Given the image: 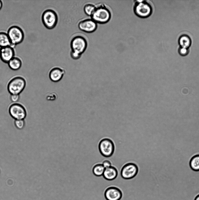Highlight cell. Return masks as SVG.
I'll use <instances>...</instances> for the list:
<instances>
[{"label": "cell", "mask_w": 199, "mask_h": 200, "mask_svg": "<svg viewBox=\"0 0 199 200\" xmlns=\"http://www.w3.org/2000/svg\"><path fill=\"white\" fill-rule=\"evenodd\" d=\"M90 17L97 23H104L109 20L111 13L104 5L100 4L96 6L95 10Z\"/></svg>", "instance_id": "cell-1"}, {"label": "cell", "mask_w": 199, "mask_h": 200, "mask_svg": "<svg viewBox=\"0 0 199 200\" xmlns=\"http://www.w3.org/2000/svg\"><path fill=\"white\" fill-rule=\"evenodd\" d=\"M41 20L46 28L51 30L56 26L58 21V17L57 13L54 10L48 9L43 13Z\"/></svg>", "instance_id": "cell-2"}, {"label": "cell", "mask_w": 199, "mask_h": 200, "mask_svg": "<svg viewBox=\"0 0 199 200\" xmlns=\"http://www.w3.org/2000/svg\"><path fill=\"white\" fill-rule=\"evenodd\" d=\"M87 45L86 39L81 35L74 36L72 38L70 43L71 51L81 55L85 51Z\"/></svg>", "instance_id": "cell-3"}, {"label": "cell", "mask_w": 199, "mask_h": 200, "mask_svg": "<svg viewBox=\"0 0 199 200\" xmlns=\"http://www.w3.org/2000/svg\"><path fill=\"white\" fill-rule=\"evenodd\" d=\"M26 85V81L23 78L16 77L12 79L8 83V90L11 95H19L25 88Z\"/></svg>", "instance_id": "cell-4"}, {"label": "cell", "mask_w": 199, "mask_h": 200, "mask_svg": "<svg viewBox=\"0 0 199 200\" xmlns=\"http://www.w3.org/2000/svg\"><path fill=\"white\" fill-rule=\"evenodd\" d=\"M134 11L138 16L146 18L151 14L152 9L150 4L144 0L137 1L134 6Z\"/></svg>", "instance_id": "cell-5"}, {"label": "cell", "mask_w": 199, "mask_h": 200, "mask_svg": "<svg viewBox=\"0 0 199 200\" xmlns=\"http://www.w3.org/2000/svg\"><path fill=\"white\" fill-rule=\"evenodd\" d=\"M11 43V46L13 47L14 45L21 43L24 38V33L20 27L14 25L8 29L7 33Z\"/></svg>", "instance_id": "cell-6"}, {"label": "cell", "mask_w": 199, "mask_h": 200, "mask_svg": "<svg viewBox=\"0 0 199 200\" xmlns=\"http://www.w3.org/2000/svg\"><path fill=\"white\" fill-rule=\"evenodd\" d=\"M98 148L100 154L103 156L107 158L113 154L114 150V143L110 139L104 138L99 141Z\"/></svg>", "instance_id": "cell-7"}, {"label": "cell", "mask_w": 199, "mask_h": 200, "mask_svg": "<svg viewBox=\"0 0 199 200\" xmlns=\"http://www.w3.org/2000/svg\"><path fill=\"white\" fill-rule=\"evenodd\" d=\"M11 116L15 120L24 119L27 115V112L25 107L18 103L11 105L8 110Z\"/></svg>", "instance_id": "cell-8"}, {"label": "cell", "mask_w": 199, "mask_h": 200, "mask_svg": "<svg viewBox=\"0 0 199 200\" xmlns=\"http://www.w3.org/2000/svg\"><path fill=\"white\" fill-rule=\"evenodd\" d=\"M138 168L132 163H128L125 165L121 170V175L124 179H129L134 177L137 174Z\"/></svg>", "instance_id": "cell-9"}, {"label": "cell", "mask_w": 199, "mask_h": 200, "mask_svg": "<svg viewBox=\"0 0 199 200\" xmlns=\"http://www.w3.org/2000/svg\"><path fill=\"white\" fill-rule=\"evenodd\" d=\"M78 25L80 30L88 33L94 32L97 28V23L91 18L81 20L78 22Z\"/></svg>", "instance_id": "cell-10"}, {"label": "cell", "mask_w": 199, "mask_h": 200, "mask_svg": "<svg viewBox=\"0 0 199 200\" xmlns=\"http://www.w3.org/2000/svg\"><path fill=\"white\" fill-rule=\"evenodd\" d=\"M65 73V70L59 66H54L49 70V77L51 81L57 82L62 79Z\"/></svg>", "instance_id": "cell-11"}, {"label": "cell", "mask_w": 199, "mask_h": 200, "mask_svg": "<svg viewBox=\"0 0 199 200\" xmlns=\"http://www.w3.org/2000/svg\"><path fill=\"white\" fill-rule=\"evenodd\" d=\"M15 52L11 46L2 47L0 51V58L4 62L8 63L14 57Z\"/></svg>", "instance_id": "cell-12"}, {"label": "cell", "mask_w": 199, "mask_h": 200, "mask_svg": "<svg viewBox=\"0 0 199 200\" xmlns=\"http://www.w3.org/2000/svg\"><path fill=\"white\" fill-rule=\"evenodd\" d=\"M122 195V193L120 190L114 187L108 188L105 193V196L107 200H119Z\"/></svg>", "instance_id": "cell-13"}, {"label": "cell", "mask_w": 199, "mask_h": 200, "mask_svg": "<svg viewBox=\"0 0 199 200\" xmlns=\"http://www.w3.org/2000/svg\"><path fill=\"white\" fill-rule=\"evenodd\" d=\"M118 172L117 169L113 166L105 168L103 176L106 179L111 180L115 179L117 176Z\"/></svg>", "instance_id": "cell-14"}, {"label": "cell", "mask_w": 199, "mask_h": 200, "mask_svg": "<svg viewBox=\"0 0 199 200\" xmlns=\"http://www.w3.org/2000/svg\"><path fill=\"white\" fill-rule=\"evenodd\" d=\"M180 47L188 48L191 44V40L190 37L186 35L181 36L178 40Z\"/></svg>", "instance_id": "cell-15"}, {"label": "cell", "mask_w": 199, "mask_h": 200, "mask_svg": "<svg viewBox=\"0 0 199 200\" xmlns=\"http://www.w3.org/2000/svg\"><path fill=\"white\" fill-rule=\"evenodd\" d=\"M9 67L13 70H17L21 67L22 62L21 59L18 57H14L8 63Z\"/></svg>", "instance_id": "cell-16"}, {"label": "cell", "mask_w": 199, "mask_h": 200, "mask_svg": "<svg viewBox=\"0 0 199 200\" xmlns=\"http://www.w3.org/2000/svg\"><path fill=\"white\" fill-rule=\"evenodd\" d=\"M105 169L102 163L96 162L92 167V171L94 176L100 177L103 175Z\"/></svg>", "instance_id": "cell-17"}, {"label": "cell", "mask_w": 199, "mask_h": 200, "mask_svg": "<svg viewBox=\"0 0 199 200\" xmlns=\"http://www.w3.org/2000/svg\"><path fill=\"white\" fill-rule=\"evenodd\" d=\"M11 43L7 34L0 32V46L2 47L11 46Z\"/></svg>", "instance_id": "cell-18"}, {"label": "cell", "mask_w": 199, "mask_h": 200, "mask_svg": "<svg viewBox=\"0 0 199 200\" xmlns=\"http://www.w3.org/2000/svg\"><path fill=\"white\" fill-rule=\"evenodd\" d=\"M190 165L193 170L195 171H199V155H195L191 158Z\"/></svg>", "instance_id": "cell-19"}, {"label": "cell", "mask_w": 199, "mask_h": 200, "mask_svg": "<svg viewBox=\"0 0 199 200\" xmlns=\"http://www.w3.org/2000/svg\"><path fill=\"white\" fill-rule=\"evenodd\" d=\"M96 8L93 4L88 3L85 5L83 10L87 16H91L94 11Z\"/></svg>", "instance_id": "cell-20"}, {"label": "cell", "mask_w": 199, "mask_h": 200, "mask_svg": "<svg viewBox=\"0 0 199 200\" xmlns=\"http://www.w3.org/2000/svg\"><path fill=\"white\" fill-rule=\"evenodd\" d=\"M14 123L15 127L19 129H22L25 124L24 119L15 120Z\"/></svg>", "instance_id": "cell-21"}, {"label": "cell", "mask_w": 199, "mask_h": 200, "mask_svg": "<svg viewBox=\"0 0 199 200\" xmlns=\"http://www.w3.org/2000/svg\"><path fill=\"white\" fill-rule=\"evenodd\" d=\"M57 97V94L55 92H51L47 95L46 98L47 100L53 101L56 100Z\"/></svg>", "instance_id": "cell-22"}, {"label": "cell", "mask_w": 199, "mask_h": 200, "mask_svg": "<svg viewBox=\"0 0 199 200\" xmlns=\"http://www.w3.org/2000/svg\"><path fill=\"white\" fill-rule=\"evenodd\" d=\"M188 48L180 47L178 50L179 54L182 56L187 55L189 53Z\"/></svg>", "instance_id": "cell-23"}, {"label": "cell", "mask_w": 199, "mask_h": 200, "mask_svg": "<svg viewBox=\"0 0 199 200\" xmlns=\"http://www.w3.org/2000/svg\"><path fill=\"white\" fill-rule=\"evenodd\" d=\"M20 96L18 94H11L10 97L11 101L15 103L18 101L20 99Z\"/></svg>", "instance_id": "cell-24"}, {"label": "cell", "mask_w": 199, "mask_h": 200, "mask_svg": "<svg viewBox=\"0 0 199 200\" xmlns=\"http://www.w3.org/2000/svg\"><path fill=\"white\" fill-rule=\"evenodd\" d=\"M70 55L71 58L74 60H77L79 59L81 56V55L71 51L70 52Z\"/></svg>", "instance_id": "cell-25"}, {"label": "cell", "mask_w": 199, "mask_h": 200, "mask_svg": "<svg viewBox=\"0 0 199 200\" xmlns=\"http://www.w3.org/2000/svg\"><path fill=\"white\" fill-rule=\"evenodd\" d=\"M102 164L105 168L111 166V162L108 160H104L102 162Z\"/></svg>", "instance_id": "cell-26"}, {"label": "cell", "mask_w": 199, "mask_h": 200, "mask_svg": "<svg viewBox=\"0 0 199 200\" xmlns=\"http://www.w3.org/2000/svg\"><path fill=\"white\" fill-rule=\"evenodd\" d=\"M194 200H199V194L197 195L195 197Z\"/></svg>", "instance_id": "cell-27"}, {"label": "cell", "mask_w": 199, "mask_h": 200, "mask_svg": "<svg viewBox=\"0 0 199 200\" xmlns=\"http://www.w3.org/2000/svg\"><path fill=\"white\" fill-rule=\"evenodd\" d=\"M2 2L1 0H0V10L2 6Z\"/></svg>", "instance_id": "cell-28"}, {"label": "cell", "mask_w": 199, "mask_h": 200, "mask_svg": "<svg viewBox=\"0 0 199 200\" xmlns=\"http://www.w3.org/2000/svg\"><path fill=\"white\" fill-rule=\"evenodd\" d=\"M2 48V47H1L0 46V51H1V48Z\"/></svg>", "instance_id": "cell-29"}, {"label": "cell", "mask_w": 199, "mask_h": 200, "mask_svg": "<svg viewBox=\"0 0 199 200\" xmlns=\"http://www.w3.org/2000/svg\"><path fill=\"white\" fill-rule=\"evenodd\" d=\"M121 164H122V163H121Z\"/></svg>", "instance_id": "cell-30"}]
</instances>
